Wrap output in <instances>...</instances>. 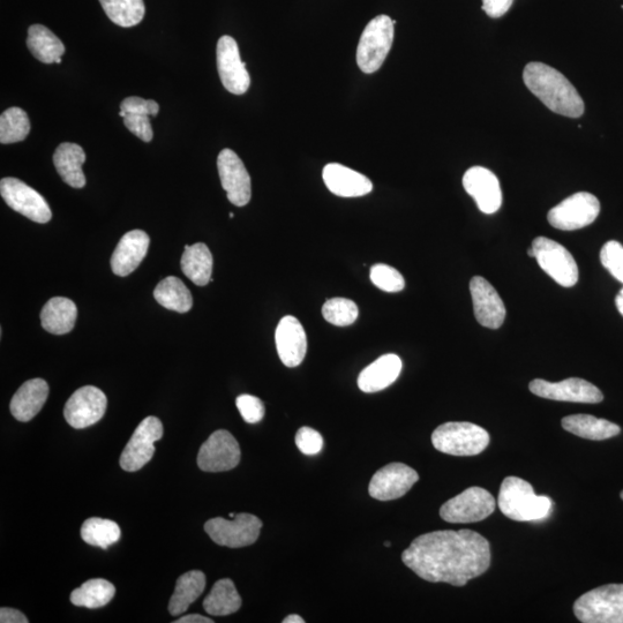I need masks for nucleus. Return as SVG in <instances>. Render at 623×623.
<instances>
[{
  "label": "nucleus",
  "instance_id": "nucleus-51",
  "mask_svg": "<svg viewBox=\"0 0 623 623\" xmlns=\"http://www.w3.org/2000/svg\"><path fill=\"white\" fill-rule=\"evenodd\" d=\"M234 213H230V219H234Z\"/></svg>",
  "mask_w": 623,
  "mask_h": 623
},
{
  "label": "nucleus",
  "instance_id": "nucleus-24",
  "mask_svg": "<svg viewBox=\"0 0 623 623\" xmlns=\"http://www.w3.org/2000/svg\"><path fill=\"white\" fill-rule=\"evenodd\" d=\"M402 367L399 356L393 354L381 356L359 374L358 387L364 393L381 392L400 377Z\"/></svg>",
  "mask_w": 623,
  "mask_h": 623
},
{
  "label": "nucleus",
  "instance_id": "nucleus-2",
  "mask_svg": "<svg viewBox=\"0 0 623 623\" xmlns=\"http://www.w3.org/2000/svg\"><path fill=\"white\" fill-rule=\"evenodd\" d=\"M523 80L532 94L555 114L580 118L584 114V102L576 88L564 74L544 63L525 66Z\"/></svg>",
  "mask_w": 623,
  "mask_h": 623
},
{
  "label": "nucleus",
  "instance_id": "nucleus-19",
  "mask_svg": "<svg viewBox=\"0 0 623 623\" xmlns=\"http://www.w3.org/2000/svg\"><path fill=\"white\" fill-rule=\"evenodd\" d=\"M475 317L480 325L498 329L506 319V307L498 291L482 276H475L470 282Z\"/></svg>",
  "mask_w": 623,
  "mask_h": 623
},
{
  "label": "nucleus",
  "instance_id": "nucleus-53",
  "mask_svg": "<svg viewBox=\"0 0 623 623\" xmlns=\"http://www.w3.org/2000/svg\"><path fill=\"white\" fill-rule=\"evenodd\" d=\"M235 516H236V514H235V513H231V514H230V517H235Z\"/></svg>",
  "mask_w": 623,
  "mask_h": 623
},
{
  "label": "nucleus",
  "instance_id": "nucleus-6",
  "mask_svg": "<svg viewBox=\"0 0 623 623\" xmlns=\"http://www.w3.org/2000/svg\"><path fill=\"white\" fill-rule=\"evenodd\" d=\"M395 24L396 21L382 14L364 29L357 48V64L364 73L377 72L385 63L393 47Z\"/></svg>",
  "mask_w": 623,
  "mask_h": 623
},
{
  "label": "nucleus",
  "instance_id": "nucleus-50",
  "mask_svg": "<svg viewBox=\"0 0 623 623\" xmlns=\"http://www.w3.org/2000/svg\"><path fill=\"white\" fill-rule=\"evenodd\" d=\"M60 63H62V58H58V59L56 60V64H60Z\"/></svg>",
  "mask_w": 623,
  "mask_h": 623
},
{
  "label": "nucleus",
  "instance_id": "nucleus-11",
  "mask_svg": "<svg viewBox=\"0 0 623 623\" xmlns=\"http://www.w3.org/2000/svg\"><path fill=\"white\" fill-rule=\"evenodd\" d=\"M162 438L163 425L159 418L150 416L142 420L120 456V467L127 472L144 468L153 459L155 442Z\"/></svg>",
  "mask_w": 623,
  "mask_h": 623
},
{
  "label": "nucleus",
  "instance_id": "nucleus-17",
  "mask_svg": "<svg viewBox=\"0 0 623 623\" xmlns=\"http://www.w3.org/2000/svg\"><path fill=\"white\" fill-rule=\"evenodd\" d=\"M217 169L231 204L237 207L249 204L252 197L251 177L234 150H222L217 157Z\"/></svg>",
  "mask_w": 623,
  "mask_h": 623
},
{
  "label": "nucleus",
  "instance_id": "nucleus-4",
  "mask_svg": "<svg viewBox=\"0 0 623 623\" xmlns=\"http://www.w3.org/2000/svg\"><path fill=\"white\" fill-rule=\"evenodd\" d=\"M432 444L440 453L453 456H476L490 444V434L483 427L467 422L442 424L432 434Z\"/></svg>",
  "mask_w": 623,
  "mask_h": 623
},
{
  "label": "nucleus",
  "instance_id": "nucleus-12",
  "mask_svg": "<svg viewBox=\"0 0 623 623\" xmlns=\"http://www.w3.org/2000/svg\"><path fill=\"white\" fill-rule=\"evenodd\" d=\"M0 194H2L7 206L24 215L27 219L41 224L51 220L52 212L48 202L39 192L21 180L17 178L2 179Z\"/></svg>",
  "mask_w": 623,
  "mask_h": 623
},
{
  "label": "nucleus",
  "instance_id": "nucleus-49",
  "mask_svg": "<svg viewBox=\"0 0 623 623\" xmlns=\"http://www.w3.org/2000/svg\"><path fill=\"white\" fill-rule=\"evenodd\" d=\"M615 304H617L618 310L623 317V288L619 292L617 298H615Z\"/></svg>",
  "mask_w": 623,
  "mask_h": 623
},
{
  "label": "nucleus",
  "instance_id": "nucleus-20",
  "mask_svg": "<svg viewBox=\"0 0 623 623\" xmlns=\"http://www.w3.org/2000/svg\"><path fill=\"white\" fill-rule=\"evenodd\" d=\"M465 191L475 199L484 214L497 213L502 205V192L497 176L489 169L472 167L463 177Z\"/></svg>",
  "mask_w": 623,
  "mask_h": 623
},
{
  "label": "nucleus",
  "instance_id": "nucleus-14",
  "mask_svg": "<svg viewBox=\"0 0 623 623\" xmlns=\"http://www.w3.org/2000/svg\"><path fill=\"white\" fill-rule=\"evenodd\" d=\"M107 405V396L101 389L85 386L78 389L67 401L64 416L73 429H86L100 422L107 411Z\"/></svg>",
  "mask_w": 623,
  "mask_h": 623
},
{
  "label": "nucleus",
  "instance_id": "nucleus-39",
  "mask_svg": "<svg viewBox=\"0 0 623 623\" xmlns=\"http://www.w3.org/2000/svg\"><path fill=\"white\" fill-rule=\"evenodd\" d=\"M370 277L375 287L382 291L390 292V294L400 292L405 288L403 275L399 270L388 265L379 264L373 266Z\"/></svg>",
  "mask_w": 623,
  "mask_h": 623
},
{
  "label": "nucleus",
  "instance_id": "nucleus-26",
  "mask_svg": "<svg viewBox=\"0 0 623 623\" xmlns=\"http://www.w3.org/2000/svg\"><path fill=\"white\" fill-rule=\"evenodd\" d=\"M86 162V153L77 144L64 142L54 154V164L58 175L74 189H82L86 185V177L82 165Z\"/></svg>",
  "mask_w": 623,
  "mask_h": 623
},
{
  "label": "nucleus",
  "instance_id": "nucleus-47",
  "mask_svg": "<svg viewBox=\"0 0 623 623\" xmlns=\"http://www.w3.org/2000/svg\"><path fill=\"white\" fill-rule=\"evenodd\" d=\"M213 622L214 620L204 617V615H200V614L185 615V617H182L175 621V623H213Z\"/></svg>",
  "mask_w": 623,
  "mask_h": 623
},
{
  "label": "nucleus",
  "instance_id": "nucleus-37",
  "mask_svg": "<svg viewBox=\"0 0 623 623\" xmlns=\"http://www.w3.org/2000/svg\"><path fill=\"white\" fill-rule=\"evenodd\" d=\"M30 132V120L26 111L13 107L0 116V144L10 145L24 141Z\"/></svg>",
  "mask_w": 623,
  "mask_h": 623
},
{
  "label": "nucleus",
  "instance_id": "nucleus-44",
  "mask_svg": "<svg viewBox=\"0 0 623 623\" xmlns=\"http://www.w3.org/2000/svg\"><path fill=\"white\" fill-rule=\"evenodd\" d=\"M124 125L142 141L150 142L154 138L153 127L147 115H126Z\"/></svg>",
  "mask_w": 623,
  "mask_h": 623
},
{
  "label": "nucleus",
  "instance_id": "nucleus-22",
  "mask_svg": "<svg viewBox=\"0 0 623 623\" xmlns=\"http://www.w3.org/2000/svg\"><path fill=\"white\" fill-rule=\"evenodd\" d=\"M322 178L327 189L337 197H364L373 190V184L369 178L339 163L327 164L322 172Z\"/></svg>",
  "mask_w": 623,
  "mask_h": 623
},
{
  "label": "nucleus",
  "instance_id": "nucleus-30",
  "mask_svg": "<svg viewBox=\"0 0 623 623\" xmlns=\"http://www.w3.org/2000/svg\"><path fill=\"white\" fill-rule=\"evenodd\" d=\"M206 588V576L200 570H191L180 576L174 595L169 603V612L174 617L185 613Z\"/></svg>",
  "mask_w": 623,
  "mask_h": 623
},
{
  "label": "nucleus",
  "instance_id": "nucleus-25",
  "mask_svg": "<svg viewBox=\"0 0 623 623\" xmlns=\"http://www.w3.org/2000/svg\"><path fill=\"white\" fill-rule=\"evenodd\" d=\"M49 396V386L43 379L25 382L11 401V412L19 422L27 423L42 410Z\"/></svg>",
  "mask_w": 623,
  "mask_h": 623
},
{
  "label": "nucleus",
  "instance_id": "nucleus-8",
  "mask_svg": "<svg viewBox=\"0 0 623 623\" xmlns=\"http://www.w3.org/2000/svg\"><path fill=\"white\" fill-rule=\"evenodd\" d=\"M497 508L493 495L482 487H470L440 508L441 519L448 523H477Z\"/></svg>",
  "mask_w": 623,
  "mask_h": 623
},
{
  "label": "nucleus",
  "instance_id": "nucleus-18",
  "mask_svg": "<svg viewBox=\"0 0 623 623\" xmlns=\"http://www.w3.org/2000/svg\"><path fill=\"white\" fill-rule=\"evenodd\" d=\"M419 480L417 471L403 463H390L375 472L369 486L371 497L392 501L404 497Z\"/></svg>",
  "mask_w": 623,
  "mask_h": 623
},
{
  "label": "nucleus",
  "instance_id": "nucleus-33",
  "mask_svg": "<svg viewBox=\"0 0 623 623\" xmlns=\"http://www.w3.org/2000/svg\"><path fill=\"white\" fill-rule=\"evenodd\" d=\"M156 302L170 311L190 312L193 306L191 291L175 276H169L154 291Z\"/></svg>",
  "mask_w": 623,
  "mask_h": 623
},
{
  "label": "nucleus",
  "instance_id": "nucleus-16",
  "mask_svg": "<svg viewBox=\"0 0 623 623\" xmlns=\"http://www.w3.org/2000/svg\"><path fill=\"white\" fill-rule=\"evenodd\" d=\"M240 462V447L234 435L225 430L214 432L198 454L202 471L223 472L235 469Z\"/></svg>",
  "mask_w": 623,
  "mask_h": 623
},
{
  "label": "nucleus",
  "instance_id": "nucleus-13",
  "mask_svg": "<svg viewBox=\"0 0 623 623\" xmlns=\"http://www.w3.org/2000/svg\"><path fill=\"white\" fill-rule=\"evenodd\" d=\"M529 388L532 394L553 401L597 404L604 400L603 393L595 385L580 378L561 382L535 379L530 382Z\"/></svg>",
  "mask_w": 623,
  "mask_h": 623
},
{
  "label": "nucleus",
  "instance_id": "nucleus-28",
  "mask_svg": "<svg viewBox=\"0 0 623 623\" xmlns=\"http://www.w3.org/2000/svg\"><path fill=\"white\" fill-rule=\"evenodd\" d=\"M562 427L576 437L592 441H603L617 437L621 429L617 424L606 419L590 415H573L562 419Z\"/></svg>",
  "mask_w": 623,
  "mask_h": 623
},
{
  "label": "nucleus",
  "instance_id": "nucleus-52",
  "mask_svg": "<svg viewBox=\"0 0 623 623\" xmlns=\"http://www.w3.org/2000/svg\"><path fill=\"white\" fill-rule=\"evenodd\" d=\"M385 546H386V547H390V542H386V543H385Z\"/></svg>",
  "mask_w": 623,
  "mask_h": 623
},
{
  "label": "nucleus",
  "instance_id": "nucleus-29",
  "mask_svg": "<svg viewBox=\"0 0 623 623\" xmlns=\"http://www.w3.org/2000/svg\"><path fill=\"white\" fill-rule=\"evenodd\" d=\"M180 266L187 279L199 287L213 282V255L206 244L186 245Z\"/></svg>",
  "mask_w": 623,
  "mask_h": 623
},
{
  "label": "nucleus",
  "instance_id": "nucleus-48",
  "mask_svg": "<svg viewBox=\"0 0 623 623\" xmlns=\"http://www.w3.org/2000/svg\"><path fill=\"white\" fill-rule=\"evenodd\" d=\"M283 623H305V620L300 615L291 614L283 620Z\"/></svg>",
  "mask_w": 623,
  "mask_h": 623
},
{
  "label": "nucleus",
  "instance_id": "nucleus-45",
  "mask_svg": "<svg viewBox=\"0 0 623 623\" xmlns=\"http://www.w3.org/2000/svg\"><path fill=\"white\" fill-rule=\"evenodd\" d=\"M513 3L514 0H483L482 9L489 17L497 19L505 15Z\"/></svg>",
  "mask_w": 623,
  "mask_h": 623
},
{
  "label": "nucleus",
  "instance_id": "nucleus-23",
  "mask_svg": "<svg viewBox=\"0 0 623 623\" xmlns=\"http://www.w3.org/2000/svg\"><path fill=\"white\" fill-rule=\"evenodd\" d=\"M150 238L145 231L133 230L120 239L111 258L112 272L120 277L129 276L144 261Z\"/></svg>",
  "mask_w": 623,
  "mask_h": 623
},
{
  "label": "nucleus",
  "instance_id": "nucleus-36",
  "mask_svg": "<svg viewBox=\"0 0 623 623\" xmlns=\"http://www.w3.org/2000/svg\"><path fill=\"white\" fill-rule=\"evenodd\" d=\"M119 525L110 520H103L100 517H93L82 524L81 537L88 545L101 547L107 550L108 547L116 544L120 539Z\"/></svg>",
  "mask_w": 623,
  "mask_h": 623
},
{
  "label": "nucleus",
  "instance_id": "nucleus-38",
  "mask_svg": "<svg viewBox=\"0 0 623 623\" xmlns=\"http://www.w3.org/2000/svg\"><path fill=\"white\" fill-rule=\"evenodd\" d=\"M322 315L329 324L337 327H347L355 324L359 310L355 302L347 298H333L322 306Z\"/></svg>",
  "mask_w": 623,
  "mask_h": 623
},
{
  "label": "nucleus",
  "instance_id": "nucleus-32",
  "mask_svg": "<svg viewBox=\"0 0 623 623\" xmlns=\"http://www.w3.org/2000/svg\"><path fill=\"white\" fill-rule=\"evenodd\" d=\"M234 582L229 579L217 581L204 602L205 611L213 617H227L242 607Z\"/></svg>",
  "mask_w": 623,
  "mask_h": 623
},
{
  "label": "nucleus",
  "instance_id": "nucleus-40",
  "mask_svg": "<svg viewBox=\"0 0 623 623\" xmlns=\"http://www.w3.org/2000/svg\"><path fill=\"white\" fill-rule=\"evenodd\" d=\"M600 261L614 279L623 283V246L619 242L606 243L600 251Z\"/></svg>",
  "mask_w": 623,
  "mask_h": 623
},
{
  "label": "nucleus",
  "instance_id": "nucleus-15",
  "mask_svg": "<svg viewBox=\"0 0 623 623\" xmlns=\"http://www.w3.org/2000/svg\"><path fill=\"white\" fill-rule=\"evenodd\" d=\"M217 70L225 89L231 94L243 95L249 90L251 78L246 63L240 58L238 44L231 36H222L217 42Z\"/></svg>",
  "mask_w": 623,
  "mask_h": 623
},
{
  "label": "nucleus",
  "instance_id": "nucleus-35",
  "mask_svg": "<svg viewBox=\"0 0 623 623\" xmlns=\"http://www.w3.org/2000/svg\"><path fill=\"white\" fill-rule=\"evenodd\" d=\"M105 14L117 26L130 28L145 18L144 0H100Z\"/></svg>",
  "mask_w": 623,
  "mask_h": 623
},
{
  "label": "nucleus",
  "instance_id": "nucleus-3",
  "mask_svg": "<svg viewBox=\"0 0 623 623\" xmlns=\"http://www.w3.org/2000/svg\"><path fill=\"white\" fill-rule=\"evenodd\" d=\"M501 513L519 522L540 521L551 514L553 502L540 497L534 487L517 477H507L501 484L498 498Z\"/></svg>",
  "mask_w": 623,
  "mask_h": 623
},
{
  "label": "nucleus",
  "instance_id": "nucleus-7",
  "mask_svg": "<svg viewBox=\"0 0 623 623\" xmlns=\"http://www.w3.org/2000/svg\"><path fill=\"white\" fill-rule=\"evenodd\" d=\"M531 249L540 268L561 287L572 288L579 281V267L565 246L546 237H537Z\"/></svg>",
  "mask_w": 623,
  "mask_h": 623
},
{
  "label": "nucleus",
  "instance_id": "nucleus-1",
  "mask_svg": "<svg viewBox=\"0 0 623 623\" xmlns=\"http://www.w3.org/2000/svg\"><path fill=\"white\" fill-rule=\"evenodd\" d=\"M402 561L427 582L464 587L490 568V543L472 530L434 531L417 537Z\"/></svg>",
  "mask_w": 623,
  "mask_h": 623
},
{
  "label": "nucleus",
  "instance_id": "nucleus-21",
  "mask_svg": "<svg viewBox=\"0 0 623 623\" xmlns=\"http://www.w3.org/2000/svg\"><path fill=\"white\" fill-rule=\"evenodd\" d=\"M277 354L287 367L303 363L307 351V337L304 327L297 318L287 315L281 319L275 332Z\"/></svg>",
  "mask_w": 623,
  "mask_h": 623
},
{
  "label": "nucleus",
  "instance_id": "nucleus-54",
  "mask_svg": "<svg viewBox=\"0 0 623 623\" xmlns=\"http://www.w3.org/2000/svg\"><path fill=\"white\" fill-rule=\"evenodd\" d=\"M621 499L623 500V491L621 492Z\"/></svg>",
  "mask_w": 623,
  "mask_h": 623
},
{
  "label": "nucleus",
  "instance_id": "nucleus-34",
  "mask_svg": "<svg viewBox=\"0 0 623 623\" xmlns=\"http://www.w3.org/2000/svg\"><path fill=\"white\" fill-rule=\"evenodd\" d=\"M116 595L115 585L107 580H89L71 594V603L90 610L101 609L108 605Z\"/></svg>",
  "mask_w": 623,
  "mask_h": 623
},
{
  "label": "nucleus",
  "instance_id": "nucleus-46",
  "mask_svg": "<svg viewBox=\"0 0 623 623\" xmlns=\"http://www.w3.org/2000/svg\"><path fill=\"white\" fill-rule=\"evenodd\" d=\"M0 622L2 623H27L28 619L24 613L18 610L6 609L0 610Z\"/></svg>",
  "mask_w": 623,
  "mask_h": 623
},
{
  "label": "nucleus",
  "instance_id": "nucleus-9",
  "mask_svg": "<svg viewBox=\"0 0 623 623\" xmlns=\"http://www.w3.org/2000/svg\"><path fill=\"white\" fill-rule=\"evenodd\" d=\"M262 522L257 516L251 514H237L234 521H228L223 517H215L205 524L207 535L213 542L230 549H240L257 542Z\"/></svg>",
  "mask_w": 623,
  "mask_h": 623
},
{
  "label": "nucleus",
  "instance_id": "nucleus-31",
  "mask_svg": "<svg viewBox=\"0 0 623 623\" xmlns=\"http://www.w3.org/2000/svg\"><path fill=\"white\" fill-rule=\"evenodd\" d=\"M27 47L37 60L44 64H54L65 54V45L51 30L42 25L28 29Z\"/></svg>",
  "mask_w": 623,
  "mask_h": 623
},
{
  "label": "nucleus",
  "instance_id": "nucleus-10",
  "mask_svg": "<svg viewBox=\"0 0 623 623\" xmlns=\"http://www.w3.org/2000/svg\"><path fill=\"white\" fill-rule=\"evenodd\" d=\"M600 213V202L594 194L579 192L553 207L547 220L553 228L574 231L594 223Z\"/></svg>",
  "mask_w": 623,
  "mask_h": 623
},
{
  "label": "nucleus",
  "instance_id": "nucleus-41",
  "mask_svg": "<svg viewBox=\"0 0 623 623\" xmlns=\"http://www.w3.org/2000/svg\"><path fill=\"white\" fill-rule=\"evenodd\" d=\"M236 405L246 423L258 424L265 417V404L258 397L240 395L237 397Z\"/></svg>",
  "mask_w": 623,
  "mask_h": 623
},
{
  "label": "nucleus",
  "instance_id": "nucleus-5",
  "mask_svg": "<svg viewBox=\"0 0 623 623\" xmlns=\"http://www.w3.org/2000/svg\"><path fill=\"white\" fill-rule=\"evenodd\" d=\"M574 614L583 623H623V584L587 592L576 600Z\"/></svg>",
  "mask_w": 623,
  "mask_h": 623
},
{
  "label": "nucleus",
  "instance_id": "nucleus-43",
  "mask_svg": "<svg viewBox=\"0 0 623 623\" xmlns=\"http://www.w3.org/2000/svg\"><path fill=\"white\" fill-rule=\"evenodd\" d=\"M120 111H123L126 115H147L157 116L160 111L159 103L153 100H144L142 97L131 96L127 97L122 104H120Z\"/></svg>",
  "mask_w": 623,
  "mask_h": 623
},
{
  "label": "nucleus",
  "instance_id": "nucleus-27",
  "mask_svg": "<svg viewBox=\"0 0 623 623\" xmlns=\"http://www.w3.org/2000/svg\"><path fill=\"white\" fill-rule=\"evenodd\" d=\"M77 318V305L64 297L51 298L41 312L42 327L54 335L71 333Z\"/></svg>",
  "mask_w": 623,
  "mask_h": 623
},
{
  "label": "nucleus",
  "instance_id": "nucleus-42",
  "mask_svg": "<svg viewBox=\"0 0 623 623\" xmlns=\"http://www.w3.org/2000/svg\"><path fill=\"white\" fill-rule=\"evenodd\" d=\"M296 445L305 455H317L324 447V439L318 431L311 427H302L296 434Z\"/></svg>",
  "mask_w": 623,
  "mask_h": 623
}]
</instances>
